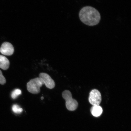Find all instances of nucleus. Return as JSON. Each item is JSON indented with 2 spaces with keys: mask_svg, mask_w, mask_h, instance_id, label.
I'll list each match as a JSON object with an SVG mask.
<instances>
[{
  "mask_svg": "<svg viewBox=\"0 0 131 131\" xmlns=\"http://www.w3.org/2000/svg\"><path fill=\"white\" fill-rule=\"evenodd\" d=\"M14 48L13 46L9 42H5L2 45L0 48V52L3 54L11 56L14 53Z\"/></svg>",
  "mask_w": 131,
  "mask_h": 131,
  "instance_id": "423d86ee",
  "label": "nucleus"
},
{
  "mask_svg": "<svg viewBox=\"0 0 131 131\" xmlns=\"http://www.w3.org/2000/svg\"><path fill=\"white\" fill-rule=\"evenodd\" d=\"M41 100H43L44 99V97H41Z\"/></svg>",
  "mask_w": 131,
  "mask_h": 131,
  "instance_id": "f8f14e48",
  "label": "nucleus"
},
{
  "mask_svg": "<svg viewBox=\"0 0 131 131\" xmlns=\"http://www.w3.org/2000/svg\"><path fill=\"white\" fill-rule=\"evenodd\" d=\"M22 94V92L19 89H16L13 91L11 94V96L13 99H15L18 96Z\"/></svg>",
  "mask_w": 131,
  "mask_h": 131,
  "instance_id": "9d476101",
  "label": "nucleus"
},
{
  "mask_svg": "<svg viewBox=\"0 0 131 131\" xmlns=\"http://www.w3.org/2000/svg\"><path fill=\"white\" fill-rule=\"evenodd\" d=\"M12 109L13 112L17 114H20L23 111L22 108H20L18 105L16 104L14 105L13 106Z\"/></svg>",
  "mask_w": 131,
  "mask_h": 131,
  "instance_id": "1a4fd4ad",
  "label": "nucleus"
},
{
  "mask_svg": "<svg viewBox=\"0 0 131 131\" xmlns=\"http://www.w3.org/2000/svg\"><path fill=\"white\" fill-rule=\"evenodd\" d=\"M39 78L31 80L27 84L28 91L32 94H38L40 92V88L43 85Z\"/></svg>",
  "mask_w": 131,
  "mask_h": 131,
  "instance_id": "7ed1b4c3",
  "label": "nucleus"
},
{
  "mask_svg": "<svg viewBox=\"0 0 131 131\" xmlns=\"http://www.w3.org/2000/svg\"><path fill=\"white\" fill-rule=\"evenodd\" d=\"M79 16L80 20L83 23L91 26L97 25L101 19L100 14L97 10L90 6L82 9Z\"/></svg>",
  "mask_w": 131,
  "mask_h": 131,
  "instance_id": "f257e3e1",
  "label": "nucleus"
},
{
  "mask_svg": "<svg viewBox=\"0 0 131 131\" xmlns=\"http://www.w3.org/2000/svg\"><path fill=\"white\" fill-rule=\"evenodd\" d=\"M6 83V79L3 76L2 72L0 70V83L2 85H4Z\"/></svg>",
  "mask_w": 131,
  "mask_h": 131,
  "instance_id": "9b49d317",
  "label": "nucleus"
},
{
  "mask_svg": "<svg viewBox=\"0 0 131 131\" xmlns=\"http://www.w3.org/2000/svg\"><path fill=\"white\" fill-rule=\"evenodd\" d=\"M102 98L100 92L96 89L91 91L90 93L89 101L93 106L99 105L101 101Z\"/></svg>",
  "mask_w": 131,
  "mask_h": 131,
  "instance_id": "20e7f679",
  "label": "nucleus"
},
{
  "mask_svg": "<svg viewBox=\"0 0 131 131\" xmlns=\"http://www.w3.org/2000/svg\"><path fill=\"white\" fill-rule=\"evenodd\" d=\"M10 63L6 57L0 55V68L3 70H7L9 68Z\"/></svg>",
  "mask_w": 131,
  "mask_h": 131,
  "instance_id": "0eeeda50",
  "label": "nucleus"
},
{
  "mask_svg": "<svg viewBox=\"0 0 131 131\" xmlns=\"http://www.w3.org/2000/svg\"><path fill=\"white\" fill-rule=\"evenodd\" d=\"M62 97L66 101V105L68 110L74 111L78 106V103L75 99H73L71 92L68 90H65L62 94Z\"/></svg>",
  "mask_w": 131,
  "mask_h": 131,
  "instance_id": "f03ea898",
  "label": "nucleus"
},
{
  "mask_svg": "<svg viewBox=\"0 0 131 131\" xmlns=\"http://www.w3.org/2000/svg\"><path fill=\"white\" fill-rule=\"evenodd\" d=\"M103 111L102 108L99 105L93 106L91 109L92 114L95 117H98L100 116Z\"/></svg>",
  "mask_w": 131,
  "mask_h": 131,
  "instance_id": "6e6552de",
  "label": "nucleus"
},
{
  "mask_svg": "<svg viewBox=\"0 0 131 131\" xmlns=\"http://www.w3.org/2000/svg\"><path fill=\"white\" fill-rule=\"evenodd\" d=\"M39 78L43 84H45L46 86L49 89H52L55 87V82L48 74L41 73L39 74Z\"/></svg>",
  "mask_w": 131,
  "mask_h": 131,
  "instance_id": "39448f33",
  "label": "nucleus"
}]
</instances>
